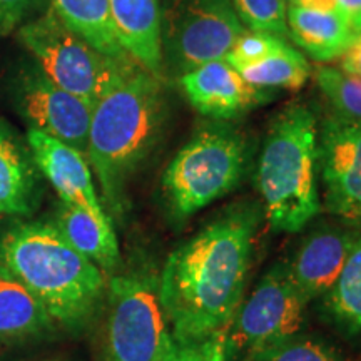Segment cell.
I'll use <instances>...</instances> for the list:
<instances>
[{
	"label": "cell",
	"instance_id": "cell-23",
	"mask_svg": "<svg viewBox=\"0 0 361 361\" xmlns=\"http://www.w3.org/2000/svg\"><path fill=\"white\" fill-rule=\"evenodd\" d=\"M314 79L328 99L333 116L361 126V79L329 66H319Z\"/></svg>",
	"mask_w": 361,
	"mask_h": 361
},
{
	"label": "cell",
	"instance_id": "cell-14",
	"mask_svg": "<svg viewBox=\"0 0 361 361\" xmlns=\"http://www.w3.org/2000/svg\"><path fill=\"white\" fill-rule=\"evenodd\" d=\"M360 236L356 229H318L284 261L291 281L306 300H322L331 290Z\"/></svg>",
	"mask_w": 361,
	"mask_h": 361
},
{
	"label": "cell",
	"instance_id": "cell-29",
	"mask_svg": "<svg viewBox=\"0 0 361 361\" xmlns=\"http://www.w3.org/2000/svg\"><path fill=\"white\" fill-rule=\"evenodd\" d=\"M340 62V69L343 72L361 79V32H358V30L355 32L346 51L341 54Z\"/></svg>",
	"mask_w": 361,
	"mask_h": 361
},
{
	"label": "cell",
	"instance_id": "cell-28",
	"mask_svg": "<svg viewBox=\"0 0 361 361\" xmlns=\"http://www.w3.org/2000/svg\"><path fill=\"white\" fill-rule=\"evenodd\" d=\"M40 0H0V35L11 34L22 25Z\"/></svg>",
	"mask_w": 361,
	"mask_h": 361
},
{
	"label": "cell",
	"instance_id": "cell-5",
	"mask_svg": "<svg viewBox=\"0 0 361 361\" xmlns=\"http://www.w3.org/2000/svg\"><path fill=\"white\" fill-rule=\"evenodd\" d=\"M247 146L223 121L206 124L184 144L162 174L161 189L174 219L191 218L233 191L245 174Z\"/></svg>",
	"mask_w": 361,
	"mask_h": 361
},
{
	"label": "cell",
	"instance_id": "cell-22",
	"mask_svg": "<svg viewBox=\"0 0 361 361\" xmlns=\"http://www.w3.org/2000/svg\"><path fill=\"white\" fill-rule=\"evenodd\" d=\"M246 82L259 89H301L310 79L311 67L303 52L286 44L273 56L238 71Z\"/></svg>",
	"mask_w": 361,
	"mask_h": 361
},
{
	"label": "cell",
	"instance_id": "cell-27",
	"mask_svg": "<svg viewBox=\"0 0 361 361\" xmlns=\"http://www.w3.org/2000/svg\"><path fill=\"white\" fill-rule=\"evenodd\" d=\"M162 361H228V331L201 341L176 343Z\"/></svg>",
	"mask_w": 361,
	"mask_h": 361
},
{
	"label": "cell",
	"instance_id": "cell-21",
	"mask_svg": "<svg viewBox=\"0 0 361 361\" xmlns=\"http://www.w3.org/2000/svg\"><path fill=\"white\" fill-rule=\"evenodd\" d=\"M319 308L333 326L350 336L361 335V236Z\"/></svg>",
	"mask_w": 361,
	"mask_h": 361
},
{
	"label": "cell",
	"instance_id": "cell-4",
	"mask_svg": "<svg viewBox=\"0 0 361 361\" xmlns=\"http://www.w3.org/2000/svg\"><path fill=\"white\" fill-rule=\"evenodd\" d=\"M256 184L268 226L295 234L323 209L318 176V119L305 104H291L271 123Z\"/></svg>",
	"mask_w": 361,
	"mask_h": 361
},
{
	"label": "cell",
	"instance_id": "cell-12",
	"mask_svg": "<svg viewBox=\"0 0 361 361\" xmlns=\"http://www.w3.org/2000/svg\"><path fill=\"white\" fill-rule=\"evenodd\" d=\"M27 144L40 174L56 189L62 202L80 207L97 219H111L94 186L85 154L35 129L27 130Z\"/></svg>",
	"mask_w": 361,
	"mask_h": 361
},
{
	"label": "cell",
	"instance_id": "cell-8",
	"mask_svg": "<svg viewBox=\"0 0 361 361\" xmlns=\"http://www.w3.org/2000/svg\"><path fill=\"white\" fill-rule=\"evenodd\" d=\"M245 30L231 0H161L162 78L221 61Z\"/></svg>",
	"mask_w": 361,
	"mask_h": 361
},
{
	"label": "cell",
	"instance_id": "cell-19",
	"mask_svg": "<svg viewBox=\"0 0 361 361\" xmlns=\"http://www.w3.org/2000/svg\"><path fill=\"white\" fill-rule=\"evenodd\" d=\"M54 226L75 251L104 273L114 274L121 266V251L112 219H97L80 207L61 201Z\"/></svg>",
	"mask_w": 361,
	"mask_h": 361
},
{
	"label": "cell",
	"instance_id": "cell-24",
	"mask_svg": "<svg viewBox=\"0 0 361 361\" xmlns=\"http://www.w3.org/2000/svg\"><path fill=\"white\" fill-rule=\"evenodd\" d=\"M243 361H343V356L328 341L300 333Z\"/></svg>",
	"mask_w": 361,
	"mask_h": 361
},
{
	"label": "cell",
	"instance_id": "cell-20",
	"mask_svg": "<svg viewBox=\"0 0 361 361\" xmlns=\"http://www.w3.org/2000/svg\"><path fill=\"white\" fill-rule=\"evenodd\" d=\"M52 11L97 51L116 59H133L116 35L109 0H52Z\"/></svg>",
	"mask_w": 361,
	"mask_h": 361
},
{
	"label": "cell",
	"instance_id": "cell-6",
	"mask_svg": "<svg viewBox=\"0 0 361 361\" xmlns=\"http://www.w3.org/2000/svg\"><path fill=\"white\" fill-rule=\"evenodd\" d=\"M99 361H162L176 341L161 301L159 274L133 268L111 274Z\"/></svg>",
	"mask_w": 361,
	"mask_h": 361
},
{
	"label": "cell",
	"instance_id": "cell-18",
	"mask_svg": "<svg viewBox=\"0 0 361 361\" xmlns=\"http://www.w3.org/2000/svg\"><path fill=\"white\" fill-rule=\"evenodd\" d=\"M288 35L301 51L318 62L341 57L356 30L343 13L322 8L290 6L286 12Z\"/></svg>",
	"mask_w": 361,
	"mask_h": 361
},
{
	"label": "cell",
	"instance_id": "cell-30",
	"mask_svg": "<svg viewBox=\"0 0 361 361\" xmlns=\"http://www.w3.org/2000/svg\"><path fill=\"white\" fill-rule=\"evenodd\" d=\"M335 2L343 16L351 22V25L361 19V0H335Z\"/></svg>",
	"mask_w": 361,
	"mask_h": 361
},
{
	"label": "cell",
	"instance_id": "cell-9",
	"mask_svg": "<svg viewBox=\"0 0 361 361\" xmlns=\"http://www.w3.org/2000/svg\"><path fill=\"white\" fill-rule=\"evenodd\" d=\"M310 301L291 281L284 261L266 271L228 328V361L243 360L300 335Z\"/></svg>",
	"mask_w": 361,
	"mask_h": 361
},
{
	"label": "cell",
	"instance_id": "cell-13",
	"mask_svg": "<svg viewBox=\"0 0 361 361\" xmlns=\"http://www.w3.org/2000/svg\"><path fill=\"white\" fill-rule=\"evenodd\" d=\"M179 85L201 116L228 121L266 99V89L246 82L224 59L206 62L179 78Z\"/></svg>",
	"mask_w": 361,
	"mask_h": 361
},
{
	"label": "cell",
	"instance_id": "cell-31",
	"mask_svg": "<svg viewBox=\"0 0 361 361\" xmlns=\"http://www.w3.org/2000/svg\"><path fill=\"white\" fill-rule=\"evenodd\" d=\"M290 6L305 7V8H322V11H335L336 2L335 0H284ZM340 11V8H338Z\"/></svg>",
	"mask_w": 361,
	"mask_h": 361
},
{
	"label": "cell",
	"instance_id": "cell-3",
	"mask_svg": "<svg viewBox=\"0 0 361 361\" xmlns=\"http://www.w3.org/2000/svg\"><path fill=\"white\" fill-rule=\"evenodd\" d=\"M0 263L66 331H84L106 305V273L75 251L52 223L32 221L8 229L0 241Z\"/></svg>",
	"mask_w": 361,
	"mask_h": 361
},
{
	"label": "cell",
	"instance_id": "cell-2",
	"mask_svg": "<svg viewBox=\"0 0 361 361\" xmlns=\"http://www.w3.org/2000/svg\"><path fill=\"white\" fill-rule=\"evenodd\" d=\"M161 82L162 79L137 67L92 107L85 157L111 219L124 216L129 180L162 135L166 104Z\"/></svg>",
	"mask_w": 361,
	"mask_h": 361
},
{
	"label": "cell",
	"instance_id": "cell-16",
	"mask_svg": "<svg viewBox=\"0 0 361 361\" xmlns=\"http://www.w3.org/2000/svg\"><path fill=\"white\" fill-rule=\"evenodd\" d=\"M121 45L142 69L162 78L161 0H109Z\"/></svg>",
	"mask_w": 361,
	"mask_h": 361
},
{
	"label": "cell",
	"instance_id": "cell-10",
	"mask_svg": "<svg viewBox=\"0 0 361 361\" xmlns=\"http://www.w3.org/2000/svg\"><path fill=\"white\" fill-rule=\"evenodd\" d=\"M12 106L29 129L40 130L85 154L92 104L49 79L32 57L20 62L11 80Z\"/></svg>",
	"mask_w": 361,
	"mask_h": 361
},
{
	"label": "cell",
	"instance_id": "cell-26",
	"mask_svg": "<svg viewBox=\"0 0 361 361\" xmlns=\"http://www.w3.org/2000/svg\"><path fill=\"white\" fill-rule=\"evenodd\" d=\"M286 44V40L279 35L259 32V30H245L239 35L228 56L224 57V61L236 71H241L281 51Z\"/></svg>",
	"mask_w": 361,
	"mask_h": 361
},
{
	"label": "cell",
	"instance_id": "cell-32",
	"mask_svg": "<svg viewBox=\"0 0 361 361\" xmlns=\"http://www.w3.org/2000/svg\"><path fill=\"white\" fill-rule=\"evenodd\" d=\"M353 27H355V30H358V32H361V19H360L358 22H356V24H355Z\"/></svg>",
	"mask_w": 361,
	"mask_h": 361
},
{
	"label": "cell",
	"instance_id": "cell-1",
	"mask_svg": "<svg viewBox=\"0 0 361 361\" xmlns=\"http://www.w3.org/2000/svg\"><path fill=\"white\" fill-rule=\"evenodd\" d=\"M256 226L255 209H231L168 256L159 273V293L176 343L228 331L243 301Z\"/></svg>",
	"mask_w": 361,
	"mask_h": 361
},
{
	"label": "cell",
	"instance_id": "cell-25",
	"mask_svg": "<svg viewBox=\"0 0 361 361\" xmlns=\"http://www.w3.org/2000/svg\"><path fill=\"white\" fill-rule=\"evenodd\" d=\"M246 30H259L279 37L288 35V7L284 0H231Z\"/></svg>",
	"mask_w": 361,
	"mask_h": 361
},
{
	"label": "cell",
	"instance_id": "cell-7",
	"mask_svg": "<svg viewBox=\"0 0 361 361\" xmlns=\"http://www.w3.org/2000/svg\"><path fill=\"white\" fill-rule=\"evenodd\" d=\"M19 40L49 79L92 106L141 67L133 59H116L97 51L72 32L52 8L24 22Z\"/></svg>",
	"mask_w": 361,
	"mask_h": 361
},
{
	"label": "cell",
	"instance_id": "cell-15",
	"mask_svg": "<svg viewBox=\"0 0 361 361\" xmlns=\"http://www.w3.org/2000/svg\"><path fill=\"white\" fill-rule=\"evenodd\" d=\"M39 168L27 139L0 119V216H29L37 207Z\"/></svg>",
	"mask_w": 361,
	"mask_h": 361
},
{
	"label": "cell",
	"instance_id": "cell-11",
	"mask_svg": "<svg viewBox=\"0 0 361 361\" xmlns=\"http://www.w3.org/2000/svg\"><path fill=\"white\" fill-rule=\"evenodd\" d=\"M318 176L328 213L361 226V126L333 114L318 124Z\"/></svg>",
	"mask_w": 361,
	"mask_h": 361
},
{
	"label": "cell",
	"instance_id": "cell-17",
	"mask_svg": "<svg viewBox=\"0 0 361 361\" xmlns=\"http://www.w3.org/2000/svg\"><path fill=\"white\" fill-rule=\"evenodd\" d=\"M56 331L42 303L0 263V346L40 341Z\"/></svg>",
	"mask_w": 361,
	"mask_h": 361
}]
</instances>
